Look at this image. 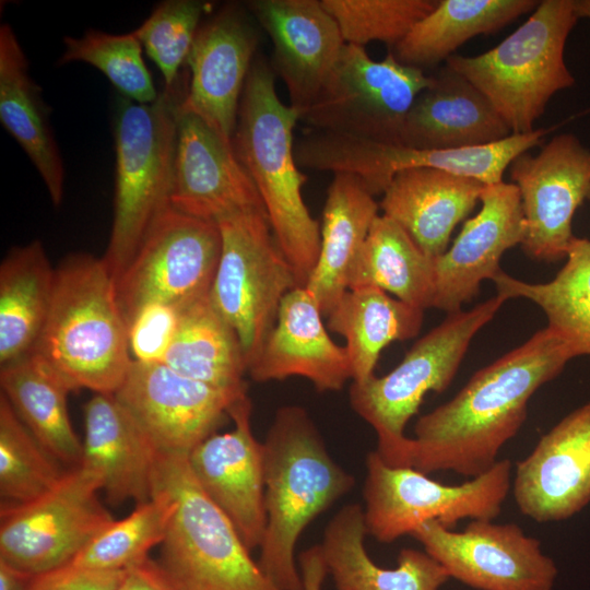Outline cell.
Wrapping results in <instances>:
<instances>
[{
	"instance_id": "35",
	"label": "cell",
	"mask_w": 590,
	"mask_h": 590,
	"mask_svg": "<svg viewBox=\"0 0 590 590\" xmlns=\"http://www.w3.org/2000/svg\"><path fill=\"white\" fill-rule=\"evenodd\" d=\"M424 310L376 286L347 290L327 316L328 328L344 338L352 382L371 377L381 351L418 334Z\"/></svg>"
},
{
	"instance_id": "48",
	"label": "cell",
	"mask_w": 590,
	"mask_h": 590,
	"mask_svg": "<svg viewBox=\"0 0 590 590\" xmlns=\"http://www.w3.org/2000/svg\"><path fill=\"white\" fill-rule=\"evenodd\" d=\"M574 9L579 20H590V0H574Z\"/></svg>"
},
{
	"instance_id": "41",
	"label": "cell",
	"mask_w": 590,
	"mask_h": 590,
	"mask_svg": "<svg viewBox=\"0 0 590 590\" xmlns=\"http://www.w3.org/2000/svg\"><path fill=\"white\" fill-rule=\"evenodd\" d=\"M347 45L381 42L394 47L437 0H321Z\"/></svg>"
},
{
	"instance_id": "19",
	"label": "cell",
	"mask_w": 590,
	"mask_h": 590,
	"mask_svg": "<svg viewBox=\"0 0 590 590\" xmlns=\"http://www.w3.org/2000/svg\"><path fill=\"white\" fill-rule=\"evenodd\" d=\"M251 400H237L228 411L233 429L214 433L188 455L203 492L228 517L250 550L261 546L267 528L264 449L251 427Z\"/></svg>"
},
{
	"instance_id": "5",
	"label": "cell",
	"mask_w": 590,
	"mask_h": 590,
	"mask_svg": "<svg viewBox=\"0 0 590 590\" xmlns=\"http://www.w3.org/2000/svg\"><path fill=\"white\" fill-rule=\"evenodd\" d=\"M578 21L574 0H542L492 49L476 56L453 55L445 64L488 99L512 134L529 133L551 98L575 84L565 46Z\"/></svg>"
},
{
	"instance_id": "6",
	"label": "cell",
	"mask_w": 590,
	"mask_h": 590,
	"mask_svg": "<svg viewBox=\"0 0 590 590\" xmlns=\"http://www.w3.org/2000/svg\"><path fill=\"white\" fill-rule=\"evenodd\" d=\"M179 92L177 82L151 104L121 95L117 103L114 219L102 257L115 281L155 220L170 208L177 120L185 97Z\"/></svg>"
},
{
	"instance_id": "30",
	"label": "cell",
	"mask_w": 590,
	"mask_h": 590,
	"mask_svg": "<svg viewBox=\"0 0 590 590\" xmlns=\"http://www.w3.org/2000/svg\"><path fill=\"white\" fill-rule=\"evenodd\" d=\"M379 203L353 175L338 173L328 188L320 224V250L306 290L327 317L349 290V273Z\"/></svg>"
},
{
	"instance_id": "43",
	"label": "cell",
	"mask_w": 590,
	"mask_h": 590,
	"mask_svg": "<svg viewBox=\"0 0 590 590\" xmlns=\"http://www.w3.org/2000/svg\"><path fill=\"white\" fill-rule=\"evenodd\" d=\"M179 309L167 305L143 308L128 328L132 359L162 362L175 333Z\"/></svg>"
},
{
	"instance_id": "45",
	"label": "cell",
	"mask_w": 590,
	"mask_h": 590,
	"mask_svg": "<svg viewBox=\"0 0 590 590\" xmlns=\"http://www.w3.org/2000/svg\"><path fill=\"white\" fill-rule=\"evenodd\" d=\"M118 590H178L158 562L146 557L129 566Z\"/></svg>"
},
{
	"instance_id": "15",
	"label": "cell",
	"mask_w": 590,
	"mask_h": 590,
	"mask_svg": "<svg viewBox=\"0 0 590 590\" xmlns=\"http://www.w3.org/2000/svg\"><path fill=\"white\" fill-rule=\"evenodd\" d=\"M411 535L450 578L475 590H553L557 578L540 540L512 522L471 520L457 532L427 521Z\"/></svg>"
},
{
	"instance_id": "14",
	"label": "cell",
	"mask_w": 590,
	"mask_h": 590,
	"mask_svg": "<svg viewBox=\"0 0 590 590\" xmlns=\"http://www.w3.org/2000/svg\"><path fill=\"white\" fill-rule=\"evenodd\" d=\"M101 491V476L79 465L33 500L2 503L0 559L31 576L71 563L114 520Z\"/></svg>"
},
{
	"instance_id": "4",
	"label": "cell",
	"mask_w": 590,
	"mask_h": 590,
	"mask_svg": "<svg viewBox=\"0 0 590 590\" xmlns=\"http://www.w3.org/2000/svg\"><path fill=\"white\" fill-rule=\"evenodd\" d=\"M31 354L73 391L115 393L121 386L133 359L103 258L74 253L56 269L50 309Z\"/></svg>"
},
{
	"instance_id": "40",
	"label": "cell",
	"mask_w": 590,
	"mask_h": 590,
	"mask_svg": "<svg viewBox=\"0 0 590 590\" xmlns=\"http://www.w3.org/2000/svg\"><path fill=\"white\" fill-rule=\"evenodd\" d=\"M57 64L84 62L99 70L121 96L151 104L160 95L142 57V44L133 32L109 34L88 30L82 36H66Z\"/></svg>"
},
{
	"instance_id": "33",
	"label": "cell",
	"mask_w": 590,
	"mask_h": 590,
	"mask_svg": "<svg viewBox=\"0 0 590 590\" xmlns=\"http://www.w3.org/2000/svg\"><path fill=\"white\" fill-rule=\"evenodd\" d=\"M40 240L12 248L0 266V366L32 353L46 322L55 286Z\"/></svg>"
},
{
	"instance_id": "27",
	"label": "cell",
	"mask_w": 590,
	"mask_h": 590,
	"mask_svg": "<svg viewBox=\"0 0 590 590\" xmlns=\"http://www.w3.org/2000/svg\"><path fill=\"white\" fill-rule=\"evenodd\" d=\"M485 186L440 169L409 168L394 175L379 209L436 259L448 249L455 227L474 209Z\"/></svg>"
},
{
	"instance_id": "25",
	"label": "cell",
	"mask_w": 590,
	"mask_h": 590,
	"mask_svg": "<svg viewBox=\"0 0 590 590\" xmlns=\"http://www.w3.org/2000/svg\"><path fill=\"white\" fill-rule=\"evenodd\" d=\"M84 427L81 465L101 476L107 503L149 500L160 450L114 393L86 402Z\"/></svg>"
},
{
	"instance_id": "17",
	"label": "cell",
	"mask_w": 590,
	"mask_h": 590,
	"mask_svg": "<svg viewBox=\"0 0 590 590\" xmlns=\"http://www.w3.org/2000/svg\"><path fill=\"white\" fill-rule=\"evenodd\" d=\"M114 396L160 451L189 453L248 394L190 379L161 362L133 359Z\"/></svg>"
},
{
	"instance_id": "23",
	"label": "cell",
	"mask_w": 590,
	"mask_h": 590,
	"mask_svg": "<svg viewBox=\"0 0 590 590\" xmlns=\"http://www.w3.org/2000/svg\"><path fill=\"white\" fill-rule=\"evenodd\" d=\"M247 8L269 35L271 67L287 88L290 105L302 117L345 46L338 23L321 0H253Z\"/></svg>"
},
{
	"instance_id": "11",
	"label": "cell",
	"mask_w": 590,
	"mask_h": 590,
	"mask_svg": "<svg viewBox=\"0 0 590 590\" xmlns=\"http://www.w3.org/2000/svg\"><path fill=\"white\" fill-rule=\"evenodd\" d=\"M556 127L538 128L482 146L422 150L310 129L295 144L299 167L358 178L373 194H382L396 174L409 168H435L473 178L484 185L503 181L511 162L541 144Z\"/></svg>"
},
{
	"instance_id": "39",
	"label": "cell",
	"mask_w": 590,
	"mask_h": 590,
	"mask_svg": "<svg viewBox=\"0 0 590 590\" xmlns=\"http://www.w3.org/2000/svg\"><path fill=\"white\" fill-rule=\"evenodd\" d=\"M69 469L49 452L0 393V495L26 503L51 489Z\"/></svg>"
},
{
	"instance_id": "47",
	"label": "cell",
	"mask_w": 590,
	"mask_h": 590,
	"mask_svg": "<svg viewBox=\"0 0 590 590\" xmlns=\"http://www.w3.org/2000/svg\"><path fill=\"white\" fill-rule=\"evenodd\" d=\"M33 577L0 559V590H26Z\"/></svg>"
},
{
	"instance_id": "7",
	"label": "cell",
	"mask_w": 590,
	"mask_h": 590,
	"mask_svg": "<svg viewBox=\"0 0 590 590\" xmlns=\"http://www.w3.org/2000/svg\"><path fill=\"white\" fill-rule=\"evenodd\" d=\"M186 452L160 451L153 487L176 507L160 565L178 590H281L253 560L228 517L194 479Z\"/></svg>"
},
{
	"instance_id": "2",
	"label": "cell",
	"mask_w": 590,
	"mask_h": 590,
	"mask_svg": "<svg viewBox=\"0 0 590 590\" xmlns=\"http://www.w3.org/2000/svg\"><path fill=\"white\" fill-rule=\"evenodd\" d=\"M274 78L269 62L257 56L240 98L233 149L259 192L297 285L305 287L319 256L320 224L304 201L307 176L295 157L300 116L281 101Z\"/></svg>"
},
{
	"instance_id": "37",
	"label": "cell",
	"mask_w": 590,
	"mask_h": 590,
	"mask_svg": "<svg viewBox=\"0 0 590 590\" xmlns=\"http://www.w3.org/2000/svg\"><path fill=\"white\" fill-rule=\"evenodd\" d=\"M492 281L506 299L526 298L538 305L547 326L568 337L579 356L590 355V238L575 237L565 264L548 282L528 283L502 270Z\"/></svg>"
},
{
	"instance_id": "28",
	"label": "cell",
	"mask_w": 590,
	"mask_h": 590,
	"mask_svg": "<svg viewBox=\"0 0 590 590\" xmlns=\"http://www.w3.org/2000/svg\"><path fill=\"white\" fill-rule=\"evenodd\" d=\"M363 507L343 506L328 522L320 544L338 590H439L450 579L425 551L405 547L394 568L374 563L365 547Z\"/></svg>"
},
{
	"instance_id": "49",
	"label": "cell",
	"mask_w": 590,
	"mask_h": 590,
	"mask_svg": "<svg viewBox=\"0 0 590 590\" xmlns=\"http://www.w3.org/2000/svg\"><path fill=\"white\" fill-rule=\"evenodd\" d=\"M586 200L590 201V188H589V190H588Z\"/></svg>"
},
{
	"instance_id": "42",
	"label": "cell",
	"mask_w": 590,
	"mask_h": 590,
	"mask_svg": "<svg viewBox=\"0 0 590 590\" xmlns=\"http://www.w3.org/2000/svg\"><path fill=\"white\" fill-rule=\"evenodd\" d=\"M209 7L198 0L164 1L132 31L162 73L164 88L177 84Z\"/></svg>"
},
{
	"instance_id": "9",
	"label": "cell",
	"mask_w": 590,
	"mask_h": 590,
	"mask_svg": "<svg viewBox=\"0 0 590 590\" xmlns=\"http://www.w3.org/2000/svg\"><path fill=\"white\" fill-rule=\"evenodd\" d=\"M363 486L367 534L380 543L411 535L427 521L448 529L463 519L494 520L511 486V462H497L459 485H445L413 469L391 467L371 451Z\"/></svg>"
},
{
	"instance_id": "1",
	"label": "cell",
	"mask_w": 590,
	"mask_h": 590,
	"mask_svg": "<svg viewBox=\"0 0 590 590\" xmlns=\"http://www.w3.org/2000/svg\"><path fill=\"white\" fill-rule=\"evenodd\" d=\"M577 356L564 333L550 326L539 330L477 370L451 400L421 416L399 467L471 479L485 473L523 425L530 398Z\"/></svg>"
},
{
	"instance_id": "34",
	"label": "cell",
	"mask_w": 590,
	"mask_h": 590,
	"mask_svg": "<svg viewBox=\"0 0 590 590\" xmlns=\"http://www.w3.org/2000/svg\"><path fill=\"white\" fill-rule=\"evenodd\" d=\"M0 386L17 416L49 452L69 469L81 465L83 444L67 404L73 390L54 369L28 354L0 366Z\"/></svg>"
},
{
	"instance_id": "10",
	"label": "cell",
	"mask_w": 590,
	"mask_h": 590,
	"mask_svg": "<svg viewBox=\"0 0 590 590\" xmlns=\"http://www.w3.org/2000/svg\"><path fill=\"white\" fill-rule=\"evenodd\" d=\"M222 250L210 300L235 330L247 369L273 329L283 298L298 287L264 212L217 223Z\"/></svg>"
},
{
	"instance_id": "38",
	"label": "cell",
	"mask_w": 590,
	"mask_h": 590,
	"mask_svg": "<svg viewBox=\"0 0 590 590\" xmlns=\"http://www.w3.org/2000/svg\"><path fill=\"white\" fill-rule=\"evenodd\" d=\"M176 504L165 491L137 504L127 517L113 520L73 558L72 564L97 570H123L146 557L163 542Z\"/></svg>"
},
{
	"instance_id": "36",
	"label": "cell",
	"mask_w": 590,
	"mask_h": 590,
	"mask_svg": "<svg viewBox=\"0 0 590 590\" xmlns=\"http://www.w3.org/2000/svg\"><path fill=\"white\" fill-rule=\"evenodd\" d=\"M376 286L425 310L435 296L434 259L392 219L379 214L349 273V290Z\"/></svg>"
},
{
	"instance_id": "26",
	"label": "cell",
	"mask_w": 590,
	"mask_h": 590,
	"mask_svg": "<svg viewBox=\"0 0 590 590\" xmlns=\"http://www.w3.org/2000/svg\"><path fill=\"white\" fill-rule=\"evenodd\" d=\"M414 101L400 144L422 150H455L502 141L511 131L488 99L446 64Z\"/></svg>"
},
{
	"instance_id": "46",
	"label": "cell",
	"mask_w": 590,
	"mask_h": 590,
	"mask_svg": "<svg viewBox=\"0 0 590 590\" xmlns=\"http://www.w3.org/2000/svg\"><path fill=\"white\" fill-rule=\"evenodd\" d=\"M298 568L302 590H322L328 568L320 544L308 547L299 554Z\"/></svg>"
},
{
	"instance_id": "21",
	"label": "cell",
	"mask_w": 590,
	"mask_h": 590,
	"mask_svg": "<svg viewBox=\"0 0 590 590\" xmlns=\"http://www.w3.org/2000/svg\"><path fill=\"white\" fill-rule=\"evenodd\" d=\"M481 210L467 220L453 244L434 259L433 307L458 312L479 293L484 280L499 271L502 256L521 245L526 220L518 187L504 180L486 185L480 197Z\"/></svg>"
},
{
	"instance_id": "22",
	"label": "cell",
	"mask_w": 590,
	"mask_h": 590,
	"mask_svg": "<svg viewBox=\"0 0 590 590\" xmlns=\"http://www.w3.org/2000/svg\"><path fill=\"white\" fill-rule=\"evenodd\" d=\"M511 483L520 512L540 523L569 519L590 503V401L540 438Z\"/></svg>"
},
{
	"instance_id": "12",
	"label": "cell",
	"mask_w": 590,
	"mask_h": 590,
	"mask_svg": "<svg viewBox=\"0 0 590 590\" xmlns=\"http://www.w3.org/2000/svg\"><path fill=\"white\" fill-rule=\"evenodd\" d=\"M433 76L397 60L376 61L365 47L347 45L300 120L312 130L400 144L405 118Z\"/></svg>"
},
{
	"instance_id": "16",
	"label": "cell",
	"mask_w": 590,
	"mask_h": 590,
	"mask_svg": "<svg viewBox=\"0 0 590 590\" xmlns=\"http://www.w3.org/2000/svg\"><path fill=\"white\" fill-rule=\"evenodd\" d=\"M508 169L526 220L521 249L539 261L566 258L576 237L573 217L590 188V149L575 134L560 133L536 154L517 156Z\"/></svg>"
},
{
	"instance_id": "8",
	"label": "cell",
	"mask_w": 590,
	"mask_h": 590,
	"mask_svg": "<svg viewBox=\"0 0 590 590\" xmlns=\"http://www.w3.org/2000/svg\"><path fill=\"white\" fill-rule=\"evenodd\" d=\"M507 299L496 295L447 318L418 339L401 363L382 377L352 382L350 403L377 434L376 452L398 467L408 439L404 428L429 391L442 392L455 378L473 337Z\"/></svg>"
},
{
	"instance_id": "32",
	"label": "cell",
	"mask_w": 590,
	"mask_h": 590,
	"mask_svg": "<svg viewBox=\"0 0 590 590\" xmlns=\"http://www.w3.org/2000/svg\"><path fill=\"white\" fill-rule=\"evenodd\" d=\"M163 364L190 379L235 393H247V363L237 333L209 295L179 309Z\"/></svg>"
},
{
	"instance_id": "3",
	"label": "cell",
	"mask_w": 590,
	"mask_h": 590,
	"mask_svg": "<svg viewBox=\"0 0 590 590\" xmlns=\"http://www.w3.org/2000/svg\"><path fill=\"white\" fill-rule=\"evenodd\" d=\"M262 444L267 528L258 564L281 590H302L295 560L298 539L355 480L330 456L300 406L279 409Z\"/></svg>"
},
{
	"instance_id": "31",
	"label": "cell",
	"mask_w": 590,
	"mask_h": 590,
	"mask_svg": "<svg viewBox=\"0 0 590 590\" xmlns=\"http://www.w3.org/2000/svg\"><path fill=\"white\" fill-rule=\"evenodd\" d=\"M538 0H437L390 49L403 64L424 70L446 62L471 38L500 31L532 12Z\"/></svg>"
},
{
	"instance_id": "20",
	"label": "cell",
	"mask_w": 590,
	"mask_h": 590,
	"mask_svg": "<svg viewBox=\"0 0 590 590\" xmlns=\"http://www.w3.org/2000/svg\"><path fill=\"white\" fill-rule=\"evenodd\" d=\"M170 206L216 224L238 214L267 213L233 144L180 107Z\"/></svg>"
},
{
	"instance_id": "29",
	"label": "cell",
	"mask_w": 590,
	"mask_h": 590,
	"mask_svg": "<svg viewBox=\"0 0 590 590\" xmlns=\"http://www.w3.org/2000/svg\"><path fill=\"white\" fill-rule=\"evenodd\" d=\"M0 121L42 177L50 200L63 198L64 166L39 86L11 25L0 26Z\"/></svg>"
},
{
	"instance_id": "13",
	"label": "cell",
	"mask_w": 590,
	"mask_h": 590,
	"mask_svg": "<svg viewBox=\"0 0 590 590\" xmlns=\"http://www.w3.org/2000/svg\"><path fill=\"white\" fill-rule=\"evenodd\" d=\"M221 250L216 223L172 206L165 210L115 281L117 304L127 328L148 306L181 309L208 296Z\"/></svg>"
},
{
	"instance_id": "18",
	"label": "cell",
	"mask_w": 590,
	"mask_h": 590,
	"mask_svg": "<svg viewBox=\"0 0 590 590\" xmlns=\"http://www.w3.org/2000/svg\"><path fill=\"white\" fill-rule=\"evenodd\" d=\"M258 44L250 15L231 3L200 25L187 59L190 83L180 110L200 117L229 144Z\"/></svg>"
},
{
	"instance_id": "24",
	"label": "cell",
	"mask_w": 590,
	"mask_h": 590,
	"mask_svg": "<svg viewBox=\"0 0 590 590\" xmlns=\"http://www.w3.org/2000/svg\"><path fill=\"white\" fill-rule=\"evenodd\" d=\"M247 374L257 382L303 377L319 392L340 391L353 378L345 346L330 338L316 300L299 286L283 298L275 324Z\"/></svg>"
},
{
	"instance_id": "44",
	"label": "cell",
	"mask_w": 590,
	"mask_h": 590,
	"mask_svg": "<svg viewBox=\"0 0 590 590\" xmlns=\"http://www.w3.org/2000/svg\"><path fill=\"white\" fill-rule=\"evenodd\" d=\"M123 570H97L72 563L36 575L26 590H118Z\"/></svg>"
}]
</instances>
